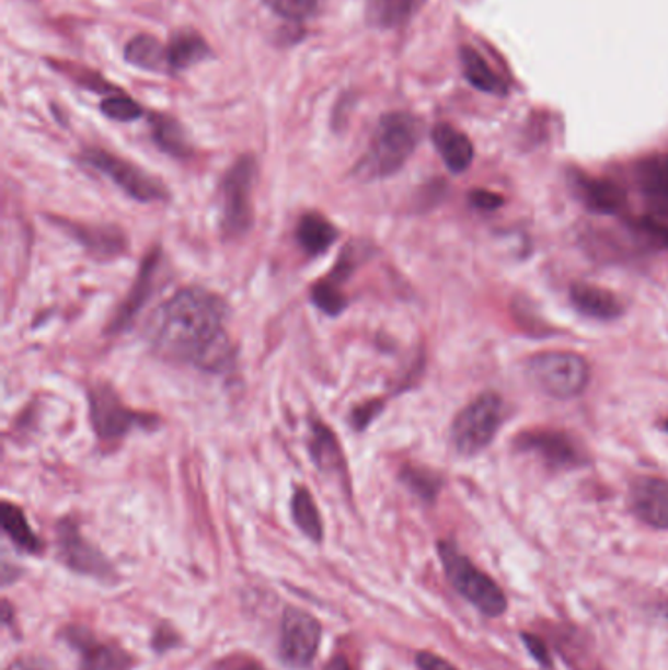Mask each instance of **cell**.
<instances>
[{
	"mask_svg": "<svg viewBox=\"0 0 668 670\" xmlns=\"http://www.w3.org/2000/svg\"><path fill=\"white\" fill-rule=\"evenodd\" d=\"M516 449L538 457L551 471H571L586 465L583 449L568 434L558 429H526L516 438Z\"/></svg>",
	"mask_w": 668,
	"mask_h": 670,
	"instance_id": "cell-9",
	"label": "cell"
},
{
	"mask_svg": "<svg viewBox=\"0 0 668 670\" xmlns=\"http://www.w3.org/2000/svg\"><path fill=\"white\" fill-rule=\"evenodd\" d=\"M630 508L637 520L655 530H668V481L640 476L630 486Z\"/></svg>",
	"mask_w": 668,
	"mask_h": 670,
	"instance_id": "cell-13",
	"label": "cell"
},
{
	"mask_svg": "<svg viewBox=\"0 0 668 670\" xmlns=\"http://www.w3.org/2000/svg\"><path fill=\"white\" fill-rule=\"evenodd\" d=\"M322 627L316 617L290 608L283 617L280 627V655L290 667L304 669L308 667L320 647Z\"/></svg>",
	"mask_w": 668,
	"mask_h": 670,
	"instance_id": "cell-10",
	"label": "cell"
},
{
	"mask_svg": "<svg viewBox=\"0 0 668 670\" xmlns=\"http://www.w3.org/2000/svg\"><path fill=\"white\" fill-rule=\"evenodd\" d=\"M57 543H59V553L67 567L73 568L81 575L111 577L112 568L108 561L103 557L101 551L94 550L89 541H84L73 521L64 520L59 523Z\"/></svg>",
	"mask_w": 668,
	"mask_h": 670,
	"instance_id": "cell-12",
	"label": "cell"
},
{
	"mask_svg": "<svg viewBox=\"0 0 668 670\" xmlns=\"http://www.w3.org/2000/svg\"><path fill=\"white\" fill-rule=\"evenodd\" d=\"M422 140V122L410 112L384 114L372 131L369 148L353 173L361 181L387 178L408 163Z\"/></svg>",
	"mask_w": 668,
	"mask_h": 670,
	"instance_id": "cell-2",
	"label": "cell"
},
{
	"mask_svg": "<svg viewBox=\"0 0 668 670\" xmlns=\"http://www.w3.org/2000/svg\"><path fill=\"white\" fill-rule=\"evenodd\" d=\"M149 128H151V138L163 153L175 159H188L193 155L185 128L173 116L153 112L149 116Z\"/></svg>",
	"mask_w": 668,
	"mask_h": 670,
	"instance_id": "cell-24",
	"label": "cell"
},
{
	"mask_svg": "<svg viewBox=\"0 0 668 670\" xmlns=\"http://www.w3.org/2000/svg\"><path fill=\"white\" fill-rule=\"evenodd\" d=\"M67 642L81 652V670H130L134 667L130 652L114 643L99 642L83 629H69Z\"/></svg>",
	"mask_w": 668,
	"mask_h": 670,
	"instance_id": "cell-14",
	"label": "cell"
},
{
	"mask_svg": "<svg viewBox=\"0 0 668 670\" xmlns=\"http://www.w3.org/2000/svg\"><path fill=\"white\" fill-rule=\"evenodd\" d=\"M290 510H292L295 523H297L300 531L307 538H310L312 541H322V538H324V523H322V516L318 512L316 503H314L312 494L308 493V488L298 486L295 494H292Z\"/></svg>",
	"mask_w": 668,
	"mask_h": 670,
	"instance_id": "cell-28",
	"label": "cell"
},
{
	"mask_svg": "<svg viewBox=\"0 0 668 670\" xmlns=\"http://www.w3.org/2000/svg\"><path fill=\"white\" fill-rule=\"evenodd\" d=\"M459 57H461L464 79L473 84L474 89L486 94H496V96L508 94V84L494 73L491 66L486 63V59L474 47L461 46Z\"/></svg>",
	"mask_w": 668,
	"mask_h": 670,
	"instance_id": "cell-25",
	"label": "cell"
},
{
	"mask_svg": "<svg viewBox=\"0 0 668 670\" xmlns=\"http://www.w3.org/2000/svg\"><path fill=\"white\" fill-rule=\"evenodd\" d=\"M520 637L521 642H523V647L533 657V661L541 665L543 669H553V657H551V651H549L548 643L543 642L535 633L521 632Z\"/></svg>",
	"mask_w": 668,
	"mask_h": 670,
	"instance_id": "cell-34",
	"label": "cell"
},
{
	"mask_svg": "<svg viewBox=\"0 0 668 670\" xmlns=\"http://www.w3.org/2000/svg\"><path fill=\"white\" fill-rule=\"evenodd\" d=\"M81 163L111 178L114 185L138 203L149 205V203L169 200L168 186L159 178L151 177L143 169L114 155L111 151L101 148L84 149L81 153Z\"/></svg>",
	"mask_w": 668,
	"mask_h": 670,
	"instance_id": "cell-7",
	"label": "cell"
},
{
	"mask_svg": "<svg viewBox=\"0 0 668 670\" xmlns=\"http://www.w3.org/2000/svg\"><path fill=\"white\" fill-rule=\"evenodd\" d=\"M324 670H352V665L347 662L345 657H335V659L325 665Z\"/></svg>",
	"mask_w": 668,
	"mask_h": 670,
	"instance_id": "cell-40",
	"label": "cell"
},
{
	"mask_svg": "<svg viewBox=\"0 0 668 670\" xmlns=\"http://www.w3.org/2000/svg\"><path fill=\"white\" fill-rule=\"evenodd\" d=\"M337 238H339V232H337L334 223L330 222L324 216L318 215V212H308L298 222V245L310 257H318V255L327 252L337 242Z\"/></svg>",
	"mask_w": 668,
	"mask_h": 670,
	"instance_id": "cell-23",
	"label": "cell"
},
{
	"mask_svg": "<svg viewBox=\"0 0 668 670\" xmlns=\"http://www.w3.org/2000/svg\"><path fill=\"white\" fill-rule=\"evenodd\" d=\"M91 421L101 441L112 443L126 438L136 428H156L158 418L128 408L111 384H96L89 392Z\"/></svg>",
	"mask_w": 668,
	"mask_h": 670,
	"instance_id": "cell-8",
	"label": "cell"
},
{
	"mask_svg": "<svg viewBox=\"0 0 668 670\" xmlns=\"http://www.w3.org/2000/svg\"><path fill=\"white\" fill-rule=\"evenodd\" d=\"M165 47H168V69L173 73L186 71L212 57L210 44L193 28L176 30L175 34L169 37Z\"/></svg>",
	"mask_w": 668,
	"mask_h": 670,
	"instance_id": "cell-20",
	"label": "cell"
},
{
	"mask_svg": "<svg viewBox=\"0 0 668 670\" xmlns=\"http://www.w3.org/2000/svg\"><path fill=\"white\" fill-rule=\"evenodd\" d=\"M469 203H471L476 210L493 212V210H498V208L504 205V198H502L498 193H491V190L479 188V190H473V193L469 195Z\"/></svg>",
	"mask_w": 668,
	"mask_h": 670,
	"instance_id": "cell-36",
	"label": "cell"
},
{
	"mask_svg": "<svg viewBox=\"0 0 668 670\" xmlns=\"http://www.w3.org/2000/svg\"><path fill=\"white\" fill-rule=\"evenodd\" d=\"M310 455L314 465L325 475L347 476L345 455L339 441L332 428H327L320 419H310Z\"/></svg>",
	"mask_w": 668,
	"mask_h": 670,
	"instance_id": "cell-19",
	"label": "cell"
},
{
	"mask_svg": "<svg viewBox=\"0 0 668 670\" xmlns=\"http://www.w3.org/2000/svg\"><path fill=\"white\" fill-rule=\"evenodd\" d=\"M228 308L206 289H183L149 316L146 337L151 351L206 372L228 371L233 349L226 332Z\"/></svg>",
	"mask_w": 668,
	"mask_h": 670,
	"instance_id": "cell-1",
	"label": "cell"
},
{
	"mask_svg": "<svg viewBox=\"0 0 668 670\" xmlns=\"http://www.w3.org/2000/svg\"><path fill=\"white\" fill-rule=\"evenodd\" d=\"M7 670H51L47 667V662L37 661V659H20L10 665Z\"/></svg>",
	"mask_w": 668,
	"mask_h": 670,
	"instance_id": "cell-39",
	"label": "cell"
},
{
	"mask_svg": "<svg viewBox=\"0 0 668 670\" xmlns=\"http://www.w3.org/2000/svg\"><path fill=\"white\" fill-rule=\"evenodd\" d=\"M504 421V402L494 392H484L457 414L451 426V441L457 453L479 455L493 443Z\"/></svg>",
	"mask_w": 668,
	"mask_h": 670,
	"instance_id": "cell-6",
	"label": "cell"
},
{
	"mask_svg": "<svg viewBox=\"0 0 668 670\" xmlns=\"http://www.w3.org/2000/svg\"><path fill=\"white\" fill-rule=\"evenodd\" d=\"M568 185L578 203L595 215H620L627 206L625 190L610 178L592 177L573 169L568 171Z\"/></svg>",
	"mask_w": 668,
	"mask_h": 670,
	"instance_id": "cell-11",
	"label": "cell"
},
{
	"mask_svg": "<svg viewBox=\"0 0 668 670\" xmlns=\"http://www.w3.org/2000/svg\"><path fill=\"white\" fill-rule=\"evenodd\" d=\"M74 242L81 243L96 259H114L126 252V235L116 226H91V223L56 220Z\"/></svg>",
	"mask_w": 668,
	"mask_h": 670,
	"instance_id": "cell-15",
	"label": "cell"
},
{
	"mask_svg": "<svg viewBox=\"0 0 668 670\" xmlns=\"http://www.w3.org/2000/svg\"><path fill=\"white\" fill-rule=\"evenodd\" d=\"M416 665H418L419 670H457L453 662H449L436 652L429 651H419L416 655Z\"/></svg>",
	"mask_w": 668,
	"mask_h": 670,
	"instance_id": "cell-37",
	"label": "cell"
},
{
	"mask_svg": "<svg viewBox=\"0 0 668 670\" xmlns=\"http://www.w3.org/2000/svg\"><path fill=\"white\" fill-rule=\"evenodd\" d=\"M571 302L573 307L586 317L610 322L623 314V304L620 298L602 287L590 282H576L571 287Z\"/></svg>",
	"mask_w": 668,
	"mask_h": 670,
	"instance_id": "cell-18",
	"label": "cell"
},
{
	"mask_svg": "<svg viewBox=\"0 0 668 670\" xmlns=\"http://www.w3.org/2000/svg\"><path fill=\"white\" fill-rule=\"evenodd\" d=\"M257 178V161L253 155H242L226 171L220 185L222 193L223 238L238 240L253 226V186Z\"/></svg>",
	"mask_w": 668,
	"mask_h": 670,
	"instance_id": "cell-5",
	"label": "cell"
},
{
	"mask_svg": "<svg viewBox=\"0 0 668 670\" xmlns=\"http://www.w3.org/2000/svg\"><path fill=\"white\" fill-rule=\"evenodd\" d=\"M158 265L159 250H153L141 263L140 275H138V279L134 282L130 294L122 302L116 316L112 317L111 327H108L112 334H118L122 330H126L134 322V317L138 316V312L146 304V300H148L151 289H153V277H156Z\"/></svg>",
	"mask_w": 668,
	"mask_h": 670,
	"instance_id": "cell-17",
	"label": "cell"
},
{
	"mask_svg": "<svg viewBox=\"0 0 668 670\" xmlns=\"http://www.w3.org/2000/svg\"><path fill=\"white\" fill-rule=\"evenodd\" d=\"M402 483L408 486L412 493L416 494L418 498H422L424 503H434L437 498V494L441 490V478L427 471V469H419V466H406L402 471Z\"/></svg>",
	"mask_w": 668,
	"mask_h": 670,
	"instance_id": "cell-29",
	"label": "cell"
},
{
	"mask_svg": "<svg viewBox=\"0 0 668 670\" xmlns=\"http://www.w3.org/2000/svg\"><path fill=\"white\" fill-rule=\"evenodd\" d=\"M322 0H263V4L287 22L302 24L304 20L312 19L320 9Z\"/></svg>",
	"mask_w": 668,
	"mask_h": 670,
	"instance_id": "cell-30",
	"label": "cell"
},
{
	"mask_svg": "<svg viewBox=\"0 0 668 670\" xmlns=\"http://www.w3.org/2000/svg\"><path fill=\"white\" fill-rule=\"evenodd\" d=\"M633 232L653 250H668V223L657 218H641L633 222Z\"/></svg>",
	"mask_w": 668,
	"mask_h": 670,
	"instance_id": "cell-33",
	"label": "cell"
},
{
	"mask_svg": "<svg viewBox=\"0 0 668 670\" xmlns=\"http://www.w3.org/2000/svg\"><path fill=\"white\" fill-rule=\"evenodd\" d=\"M529 381L539 391L557 401H571L583 394L590 382V365L573 351H543L526 363Z\"/></svg>",
	"mask_w": 668,
	"mask_h": 670,
	"instance_id": "cell-4",
	"label": "cell"
},
{
	"mask_svg": "<svg viewBox=\"0 0 668 670\" xmlns=\"http://www.w3.org/2000/svg\"><path fill=\"white\" fill-rule=\"evenodd\" d=\"M641 196L653 215L668 218V153L643 159L635 169Z\"/></svg>",
	"mask_w": 668,
	"mask_h": 670,
	"instance_id": "cell-16",
	"label": "cell"
},
{
	"mask_svg": "<svg viewBox=\"0 0 668 670\" xmlns=\"http://www.w3.org/2000/svg\"><path fill=\"white\" fill-rule=\"evenodd\" d=\"M437 553L451 587L484 617H500L508 612V598L500 585L461 553L453 541H439Z\"/></svg>",
	"mask_w": 668,
	"mask_h": 670,
	"instance_id": "cell-3",
	"label": "cell"
},
{
	"mask_svg": "<svg viewBox=\"0 0 668 670\" xmlns=\"http://www.w3.org/2000/svg\"><path fill=\"white\" fill-rule=\"evenodd\" d=\"M101 112H103L106 118H111L114 122H124V124L126 122L140 120L141 116H143V108H141L140 104L130 99L128 94L122 93V91L108 94L103 103H101Z\"/></svg>",
	"mask_w": 668,
	"mask_h": 670,
	"instance_id": "cell-31",
	"label": "cell"
},
{
	"mask_svg": "<svg viewBox=\"0 0 668 670\" xmlns=\"http://www.w3.org/2000/svg\"><path fill=\"white\" fill-rule=\"evenodd\" d=\"M216 670H265L260 662L251 657H242V655H232L228 659H223Z\"/></svg>",
	"mask_w": 668,
	"mask_h": 670,
	"instance_id": "cell-38",
	"label": "cell"
},
{
	"mask_svg": "<svg viewBox=\"0 0 668 670\" xmlns=\"http://www.w3.org/2000/svg\"><path fill=\"white\" fill-rule=\"evenodd\" d=\"M655 610H657V614H660L663 617H667L668 620V600H663V602H659Z\"/></svg>",
	"mask_w": 668,
	"mask_h": 670,
	"instance_id": "cell-41",
	"label": "cell"
},
{
	"mask_svg": "<svg viewBox=\"0 0 668 670\" xmlns=\"http://www.w3.org/2000/svg\"><path fill=\"white\" fill-rule=\"evenodd\" d=\"M382 402H367V404H362L359 408L353 409L352 414V424L353 428L357 429V431H362V429L367 428L369 424H371L372 419L379 416V412H381Z\"/></svg>",
	"mask_w": 668,
	"mask_h": 670,
	"instance_id": "cell-35",
	"label": "cell"
},
{
	"mask_svg": "<svg viewBox=\"0 0 668 670\" xmlns=\"http://www.w3.org/2000/svg\"><path fill=\"white\" fill-rule=\"evenodd\" d=\"M126 63L143 69V71H169L168 47L158 37L149 34H138L131 37L124 47Z\"/></svg>",
	"mask_w": 668,
	"mask_h": 670,
	"instance_id": "cell-26",
	"label": "cell"
},
{
	"mask_svg": "<svg viewBox=\"0 0 668 670\" xmlns=\"http://www.w3.org/2000/svg\"><path fill=\"white\" fill-rule=\"evenodd\" d=\"M0 520H2V530L19 550L26 551V553H39L42 551V547H44L42 541L30 528L28 520H26V516L20 510L19 506L10 503L2 504Z\"/></svg>",
	"mask_w": 668,
	"mask_h": 670,
	"instance_id": "cell-27",
	"label": "cell"
},
{
	"mask_svg": "<svg viewBox=\"0 0 668 670\" xmlns=\"http://www.w3.org/2000/svg\"><path fill=\"white\" fill-rule=\"evenodd\" d=\"M426 0H367L365 19L371 28L399 30L418 14Z\"/></svg>",
	"mask_w": 668,
	"mask_h": 670,
	"instance_id": "cell-22",
	"label": "cell"
},
{
	"mask_svg": "<svg viewBox=\"0 0 668 670\" xmlns=\"http://www.w3.org/2000/svg\"><path fill=\"white\" fill-rule=\"evenodd\" d=\"M431 141L436 146L439 158L444 159L446 168L451 173H464L471 168L474 159V148L471 140L464 136L463 131L457 130L449 124H437L431 130Z\"/></svg>",
	"mask_w": 668,
	"mask_h": 670,
	"instance_id": "cell-21",
	"label": "cell"
},
{
	"mask_svg": "<svg viewBox=\"0 0 668 670\" xmlns=\"http://www.w3.org/2000/svg\"><path fill=\"white\" fill-rule=\"evenodd\" d=\"M312 302L327 316H339L347 308L344 292L325 280H320L312 287Z\"/></svg>",
	"mask_w": 668,
	"mask_h": 670,
	"instance_id": "cell-32",
	"label": "cell"
}]
</instances>
